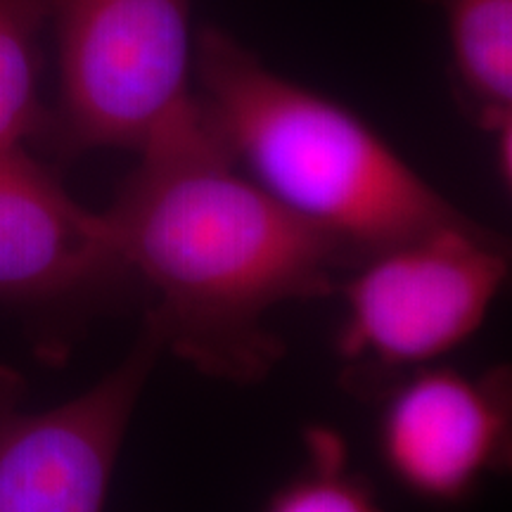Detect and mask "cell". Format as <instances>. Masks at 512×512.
<instances>
[{"mask_svg": "<svg viewBox=\"0 0 512 512\" xmlns=\"http://www.w3.org/2000/svg\"><path fill=\"white\" fill-rule=\"evenodd\" d=\"M377 448L382 465L413 496L463 503L510 451V380L418 368L389 387Z\"/></svg>", "mask_w": 512, "mask_h": 512, "instance_id": "6", "label": "cell"}, {"mask_svg": "<svg viewBox=\"0 0 512 512\" xmlns=\"http://www.w3.org/2000/svg\"><path fill=\"white\" fill-rule=\"evenodd\" d=\"M304 444L309 463L275 491L264 512H384L370 482L349 470L347 444L335 430L311 427Z\"/></svg>", "mask_w": 512, "mask_h": 512, "instance_id": "10", "label": "cell"}, {"mask_svg": "<svg viewBox=\"0 0 512 512\" xmlns=\"http://www.w3.org/2000/svg\"><path fill=\"white\" fill-rule=\"evenodd\" d=\"M48 0H0V147L46 136L50 112L38 93Z\"/></svg>", "mask_w": 512, "mask_h": 512, "instance_id": "9", "label": "cell"}, {"mask_svg": "<svg viewBox=\"0 0 512 512\" xmlns=\"http://www.w3.org/2000/svg\"><path fill=\"white\" fill-rule=\"evenodd\" d=\"M138 157L102 219L126 275L155 299L145 328L204 375L259 382L285 349L266 313L335 292L361 259L240 169L195 91Z\"/></svg>", "mask_w": 512, "mask_h": 512, "instance_id": "1", "label": "cell"}, {"mask_svg": "<svg viewBox=\"0 0 512 512\" xmlns=\"http://www.w3.org/2000/svg\"><path fill=\"white\" fill-rule=\"evenodd\" d=\"M453 69L489 133L512 124V0H444Z\"/></svg>", "mask_w": 512, "mask_h": 512, "instance_id": "8", "label": "cell"}, {"mask_svg": "<svg viewBox=\"0 0 512 512\" xmlns=\"http://www.w3.org/2000/svg\"><path fill=\"white\" fill-rule=\"evenodd\" d=\"M60 98L48 136L64 155L145 140L192 95V0H48Z\"/></svg>", "mask_w": 512, "mask_h": 512, "instance_id": "4", "label": "cell"}, {"mask_svg": "<svg viewBox=\"0 0 512 512\" xmlns=\"http://www.w3.org/2000/svg\"><path fill=\"white\" fill-rule=\"evenodd\" d=\"M508 247L479 223L377 249L339 283L337 351L356 389L432 366L482 328L508 278Z\"/></svg>", "mask_w": 512, "mask_h": 512, "instance_id": "3", "label": "cell"}, {"mask_svg": "<svg viewBox=\"0 0 512 512\" xmlns=\"http://www.w3.org/2000/svg\"><path fill=\"white\" fill-rule=\"evenodd\" d=\"M209 126L256 185L358 259L475 223L366 121L271 72L219 29L195 43Z\"/></svg>", "mask_w": 512, "mask_h": 512, "instance_id": "2", "label": "cell"}, {"mask_svg": "<svg viewBox=\"0 0 512 512\" xmlns=\"http://www.w3.org/2000/svg\"><path fill=\"white\" fill-rule=\"evenodd\" d=\"M159 354L145 328L112 373L43 413L19 411L17 382L0 373V512H105L128 422Z\"/></svg>", "mask_w": 512, "mask_h": 512, "instance_id": "5", "label": "cell"}, {"mask_svg": "<svg viewBox=\"0 0 512 512\" xmlns=\"http://www.w3.org/2000/svg\"><path fill=\"white\" fill-rule=\"evenodd\" d=\"M126 278L102 211L81 207L27 145L0 147V302L62 304Z\"/></svg>", "mask_w": 512, "mask_h": 512, "instance_id": "7", "label": "cell"}]
</instances>
